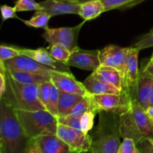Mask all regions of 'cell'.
<instances>
[{
    "label": "cell",
    "instance_id": "obj_42",
    "mask_svg": "<svg viewBox=\"0 0 153 153\" xmlns=\"http://www.w3.org/2000/svg\"><path fill=\"white\" fill-rule=\"evenodd\" d=\"M150 106H153V95H152V99H151V101H150Z\"/></svg>",
    "mask_w": 153,
    "mask_h": 153
},
{
    "label": "cell",
    "instance_id": "obj_3",
    "mask_svg": "<svg viewBox=\"0 0 153 153\" xmlns=\"http://www.w3.org/2000/svg\"><path fill=\"white\" fill-rule=\"evenodd\" d=\"M6 77V91L1 99L15 110L38 111L47 110L39 100V85H25L13 79L4 65Z\"/></svg>",
    "mask_w": 153,
    "mask_h": 153
},
{
    "label": "cell",
    "instance_id": "obj_45",
    "mask_svg": "<svg viewBox=\"0 0 153 153\" xmlns=\"http://www.w3.org/2000/svg\"><path fill=\"white\" fill-rule=\"evenodd\" d=\"M151 31H153V28H152V30H151Z\"/></svg>",
    "mask_w": 153,
    "mask_h": 153
},
{
    "label": "cell",
    "instance_id": "obj_6",
    "mask_svg": "<svg viewBox=\"0 0 153 153\" xmlns=\"http://www.w3.org/2000/svg\"><path fill=\"white\" fill-rule=\"evenodd\" d=\"M91 111L96 114L100 111L113 113L119 116L125 114L131 109V95L127 91L120 94H102V95H88Z\"/></svg>",
    "mask_w": 153,
    "mask_h": 153
},
{
    "label": "cell",
    "instance_id": "obj_33",
    "mask_svg": "<svg viewBox=\"0 0 153 153\" xmlns=\"http://www.w3.org/2000/svg\"><path fill=\"white\" fill-rule=\"evenodd\" d=\"M58 123L62 124V125L81 130L80 118L74 117H72L70 114H68L67 116L58 117Z\"/></svg>",
    "mask_w": 153,
    "mask_h": 153
},
{
    "label": "cell",
    "instance_id": "obj_16",
    "mask_svg": "<svg viewBox=\"0 0 153 153\" xmlns=\"http://www.w3.org/2000/svg\"><path fill=\"white\" fill-rule=\"evenodd\" d=\"M42 153H80L72 149L56 134H46L34 139Z\"/></svg>",
    "mask_w": 153,
    "mask_h": 153
},
{
    "label": "cell",
    "instance_id": "obj_2",
    "mask_svg": "<svg viewBox=\"0 0 153 153\" xmlns=\"http://www.w3.org/2000/svg\"><path fill=\"white\" fill-rule=\"evenodd\" d=\"M100 120L92 133L91 149L94 153H118L120 141V116L100 111Z\"/></svg>",
    "mask_w": 153,
    "mask_h": 153
},
{
    "label": "cell",
    "instance_id": "obj_18",
    "mask_svg": "<svg viewBox=\"0 0 153 153\" xmlns=\"http://www.w3.org/2000/svg\"><path fill=\"white\" fill-rule=\"evenodd\" d=\"M82 84L88 91V95L120 94L123 93L116 87L100 80L93 73L82 82Z\"/></svg>",
    "mask_w": 153,
    "mask_h": 153
},
{
    "label": "cell",
    "instance_id": "obj_23",
    "mask_svg": "<svg viewBox=\"0 0 153 153\" xmlns=\"http://www.w3.org/2000/svg\"><path fill=\"white\" fill-rule=\"evenodd\" d=\"M52 17L50 14L43 10H36L32 17L28 20L21 19L24 24L29 27H33L36 28H48L49 19Z\"/></svg>",
    "mask_w": 153,
    "mask_h": 153
},
{
    "label": "cell",
    "instance_id": "obj_21",
    "mask_svg": "<svg viewBox=\"0 0 153 153\" xmlns=\"http://www.w3.org/2000/svg\"><path fill=\"white\" fill-rule=\"evenodd\" d=\"M105 12V6L101 0H89L81 3L79 15L84 21L91 20Z\"/></svg>",
    "mask_w": 153,
    "mask_h": 153
},
{
    "label": "cell",
    "instance_id": "obj_22",
    "mask_svg": "<svg viewBox=\"0 0 153 153\" xmlns=\"http://www.w3.org/2000/svg\"><path fill=\"white\" fill-rule=\"evenodd\" d=\"M7 72L10 73V76L13 77L14 80L19 83L25 84V85H40L43 82L51 81L49 78L44 77V76H39V75L34 74V73H28L25 71L14 70V69L7 68Z\"/></svg>",
    "mask_w": 153,
    "mask_h": 153
},
{
    "label": "cell",
    "instance_id": "obj_38",
    "mask_svg": "<svg viewBox=\"0 0 153 153\" xmlns=\"http://www.w3.org/2000/svg\"><path fill=\"white\" fill-rule=\"evenodd\" d=\"M141 74L145 75V76H150V77L153 78V64H149L145 65L143 67V70H141Z\"/></svg>",
    "mask_w": 153,
    "mask_h": 153
},
{
    "label": "cell",
    "instance_id": "obj_35",
    "mask_svg": "<svg viewBox=\"0 0 153 153\" xmlns=\"http://www.w3.org/2000/svg\"><path fill=\"white\" fill-rule=\"evenodd\" d=\"M1 12L3 22L9 19H14V18L19 19V16L16 15V9L14 7L8 6L7 4H3L1 6Z\"/></svg>",
    "mask_w": 153,
    "mask_h": 153
},
{
    "label": "cell",
    "instance_id": "obj_36",
    "mask_svg": "<svg viewBox=\"0 0 153 153\" xmlns=\"http://www.w3.org/2000/svg\"><path fill=\"white\" fill-rule=\"evenodd\" d=\"M137 146L141 153H153V148L146 139L137 143Z\"/></svg>",
    "mask_w": 153,
    "mask_h": 153
},
{
    "label": "cell",
    "instance_id": "obj_39",
    "mask_svg": "<svg viewBox=\"0 0 153 153\" xmlns=\"http://www.w3.org/2000/svg\"><path fill=\"white\" fill-rule=\"evenodd\" d=\"M146 112H147L149 116L150 117V118L153 121V106H149V107L146 109Z\"/></svg>",
    "mask_w": 153,
    "mask_h": 153
},
{
    "label": "cell",
    "instance_id": "obj_25",
    "mask_svg": "<svg viewBox=\"0 0 153 153\" xmlns=\"http://www.w3.org/2000/svg\"><path fill=\"white\" fill-rule=\"evenodd\" d=\"M49 53L51 54L52 57L57 60L59 62L63 63V64H67V61H69L72 52L67 48L61 46L60 45H49V47L47 48Z\"/></svg>",
    "mask_w": 153,
    "mask_h": 153
},
{
    "label": "cell",
    "instance_id": "obj_26",
    "mask_svg": "<svg viewBox=\"0 0 153 153\" xmlns=\"http://www.w3.org/2000/svg\"><path fill=\"white\" fill-rule=\"evenodd\" d=\"M14 7L16 12L42 10L40 4L36 2L35 0H16Z\"/></svg>",
    "mask_w": 153,
    "mask_h": 153
},
{
    "label": "cell",
    "instance_id": "obj_31",
    "mask_svg": "<svg viewBox=\"0 0 153 153\" xmlns=\"http://www.w3.org/2000/svg\"><path fill=\"white\" fill-rule=\"evenodd\" d=\"M91 111V106H90L89 101L86 97H84L83 100H81L76 105L72 111L70 112V115L76 118H80L85 112Z\"/></svg>",
    "mask_w": 153,
    "mask_h": 153
},
{
    "label": "cell",
    "instance_id": "obj_11",
    "mask_svg": "<svg viewBox=\"0 0 153 153\" xmlns=\"http://www.w3.org/2000/svg\"><path fill=\"white\" fill-rule=\"evenodd\" d=\"M139 50L136 47H128L127 53L126 63L125 76V91L131 95V98H134L136 86L140 77V72L138 68Z\"/></svg>",
    "mask_w": 153,
    "mask_h": 153
},
{
    "label": "cell",
    "instance_id": "obj_8",
    "mask_svg": "<svg viewBox=\"0 0 153 153\" xmlns=\"http://www.w3.org/2000/svg\"><path fill=\"white\" fill-rule=\"evenodd\" d=\"M56 135L75 151L82 152L91 149L92 137L82 130L58 123Z\"/></svg>",
    "mask_w": 153,
    "mask_h": 153
},
{
    "label": "cell",
    "instance_id": "obj_17",
    "mask_svg": "<svg viewBox=\"0 0 153 153\" xmlns=\"http://www.w3.org/2000/svg\"><path fill=\"white\" fill-rule=\"evenodd\" d=\"M153 95V78L140 73L136 86L134 98L145 109L150 106V101Z\"/></svg>",
    "mask_w": 153,
    "mask_h": 153
},
{
    "label": "cell",
    "instance_id": "obj_30",
    "mask_svg": "<svg viewBox=\"0 0 153 153\" xmlns=\"http://www.w3.org/2000/svg\"><path fill=\"white\" fill-rule=\"evenodd\" d=\"M19 52L16 46H8L1 45L0 46V61H8L13 58L19 56Z\"/></svg>",
    "mask_w": 153,
    "mask_h": 153
},
{
    "label": "cell",
    "instance_id": "obj_32",
    "mask_svg": "<svg viewBox=\"0 0 153 153\" xmlns=\"http://www.w3.org/2000/svg\"><path fill=\"white\" fill-rule=\"evenodd\" d=\"M118 153H141L134 140L131 138H123Z\"/></svg>",
    "mask_w": 153,
    "mask_h": 153
},
{
    "label": "cell",
    "instance_id": "obj_34",
    "mask_svg": "<svg viewBox=\"0 0 153 153\" xmlns=\"http://www.w3.org/2000/svg\"><path fill=\"white\" fill-rule=\"evenodd\" d=\"M134 47L137 48L139 50L146 49L153 46V31H150L149 33L143 34L134 44Z\"/></svg>",
    "mask_w": 153,
    "mask_h": 153
},
{
    "label": "cell",
    "instance_id": "obj_7",
    "mask_svg": "<svg viewBox=\"0 0 153 153\" xmlns=\"http://www.w3.org/2000/svg\"><path fill=\"white\" fill-rule=\"evenodd\" d=\"M86 21L74 27L46 28L43 34V37L49 45H60L67 48L70 52L79 49L78 38L81 28Z\"/></svg>",
    "mask_w": 153,
    "mask_h": 153
},
{
    "label": "cell",
    "instance_id": "obj_5",
    "mask_svg": "<svg viewBox=\"0 0 153 153\" xmlns=\"http://www.w3.org/2000/svg\"><path fill=\"white\" fill-rule=\"evenodd\" d=\"M15 111L24 131L30 139L57 134L58 117L48 110Z\"/></svg>",
    "mask_w": 153,
    "mask_h": 153
},
{
    "label": "cell",
    "instance_id": "obj_28",
    "mask_svg": "<svg viewBox=\"0 0 153 153\" xmlns=\"http://www.w3.org/2000/svg\"><path fill=\"white\" fill-rule=\"evenodd\" d=\"M52 81L43 82V83L39 85V93L38 97L39 100L41 102L42 104L46 107L47 109L48 104H49V99L51 97V93H52Z\"/></svg>",
    "mask_w": 153,
    "mask_h": 153
},
{
    "label": "cell",
    "instance_id": "obj_14",
    "mask_svg": "<svg viewBox=\"0 0 153 153\" xmlns=\"http://www.w3.org/2000/svg\"><path fill=\"white\" fill-rule=\"evenodd\" d=\"M18 48V47H17ZM19 55H26L32 59L35 60L40 64L46 66V67L52 69L55 71L65 72V73H71L69 67L65 64L59 62L55 60L49 53V50L45 48H39L37 49H22L18 48Z\"/></svg>",
    "mask_w": 153,
    "mask_h": 153
},
{
    "label": "cell",
    "instance_id": "obj_1",
    "mask_svg": "<svg viewBox=\"0 0 153 153\" xmlns=\"http://www.w3.org/2000/svg\"><path fill=\"white\" fill-rule=\"evenodd\" d=\"M30 140L15 109L0 99V153H26Z\"/></svg>",
    "mask_w": 153,
    "mask_h": 153
},
{
    "label": "cell",
    "instance_id": "obj_12",
    "mask_svg": "<svg viewBox=\"0 0 153 153\" xmlns=\"http://www.w3.org/2000/svg\"><path fill=\"white\" fill-rule=\"evenodd\" d=\"M66 64L68 67H77L86 71H96L101 66L99 50H83L79 48L72 52Z\"/></svg>",
    "mask_w": 153,
    "mask_h": 153
},
{
    "label": "cell",
    "instance_id": "obj_19",
    "mask_svg": "<svg viewBox=\"0 0 153 153\" xmlns=\"http://www.w3.org/2000/svg\"><path fill=\"white\" fill-rule=\"evenodd\" d=\"M93 73L100 80L116 87L122 92L126 91L123 75L116 68L101 65Z\"/></svg>",
    "mask_w": 153,
    "mask_h": 153
},
{
    "label": "cell",
    "instance_id": "obj_10",
    "mask_svg": "<svg viewBox=\"0 0 153 153\" xmlns=\"http://www.w3.org/2000/svg\"><path fill=\"white\" fill-rule=\"evenodd\" d=\"M4 64L7 68L28 72L49 79L52 77V73L55 71L52 69L40 64L35 60L23 55H20L16 58L4 61Z\"/></svg>",
    "mask_w": 153,
    "mask_h": 153
},
{
    "label": "cell",
    "instance_id": "obj_9",
    "mask_svg": "<svg viewBox=\"0 0 153 153\" xmlns=\"http://www.w3.org/2000/svg\"><path fill=\"white\" fill-rule=\"evenodd\" d=\"M128 47H120L117 45H108L99 50V58L102 66L116 68L125 76L126 63Z\"/></svg>",
    "mask_w": 153,
    "mask_h": 153
},
{
    "label": "cell",
    "instance_id": "obj_41",
    "mask_svg": "<svg viewBox=\"0 0 153 153\" xmlns=\"http://www.w3.org/2000/svg\"><path fill=\"white\" fill-rule=\"evenodd\" d=\"M149 64H153V53H152V56H151V58H150V59H149Z\"/></svg>",
    "mask_w": 153,
    "mask_h": 153
},
{
    "label": "cell",
    "instance_id": "obj_44",
    "mask_svg": "<svg viewBox=\"0 0 153 153\" xmlns=\"http://www.w3.org/2000/svg\"><path fill=\"white\" fill-rule=\"evenodd\" d=\"M80 153H94V152H91V151H87V152H80Z\"/></svg>",
    "mask_w": 153,
    "mask_h": 153
},
{
    "label": "cell",
    "instance_id": "obj_40",
    "mask_svg": "<svg viewBox=\"0 0 153 153\" xmlns=\"http://www.w3.org/2000/svg\"><path fill=\"white\" fill-rule=\"evenodd\" d=\"M146 140H147L148 141H149V143H150L151 146H152V148H153V138H147V139H146Z\"/></svg>",
    "mask_w": 153,
    "mask_h": 153
},
{
    "label": "cell",
    "instance_id": "obj_29",
    "mask_svg": "<svg viewBox=\"0 0 153 153\" xmlns=\"http://www.w3.org/2000/svg\"><path fill=\"white\" fill-rule=\"evenodd\" d=\"M60 91L58 89L56 86L52 83V93L51 97L49 99V104L47 106V110L52 114L53 115L58 117V100H59Z\"/></svg>",
    "mask_w": 153,
    "mask_h": 153
},
{
    "label": "cell",
    "instance_id": "obj_15",
    "mask_svg": "<svg viewBox=\"0 0 153 153\" xmlns=\"http://www.w3.org/2000/svg\"><path fill=\"white\" fill-rule=\"evenodd\" d=\"M41 10L52 16L62 14H78L81 2L78 0H45L39 2Z\"/></svg>",
    "mask_w": 153,
    "mask_h": 153
},
{
    "label": "cell",
    "instance_id": "obj_27",
    "mask_svg": "<svg viewBox=\"0 0 153 153\" xmlns=\"http://www.w3.org/2000/svg\"><path fill=\"white\" fill-rule=\"evenodd\" d=\"M97 114L93 111H88L85 112L80 117L81 130L86 134H89L92 131L94 126V118Z\"/></svg>",
    "mask_w": 153,
    "mask_h": 153
},
{
    "label": "cell",
    "instance_id": "obj_43",
    "mask_svg": "<svg viewBox=\"0 0 153 153\" xmlns=\"http://www.w3.org/2000/svg\"><path fill=\"white\" fill-rule=\"evenodd\" d=\"M78 1H80L81 3H82V2H84V1H89V0H78Z\"/></svg>",
    "mask_w": 153,
    "mask_h": 153
},
{
    "label": "cell",
    "instance_id": "obj_20",
    "mask_svg": "<svg viewBox=\"0 0 153 153\" xmlns=\"http://www.w3.org/2000/svg\"><path fill=\"white\" fill-rule=\"evenodd\" d=\"M83 96L60 91L58 106V117L67 116L78 102L84 99Z\"/></svg>",
    "mask_w": 153,
    "mask_h": 153
},
{
    "label": "cell",
    "instance_id": "obj_37",
    "mask_svg": "<svg viewBox=\"0 0 153 153\" xmlns=\"http://www.w3.org/2000/svg\"><path fill=\"white\" fill-rule=\"evenodd\" d=\"M26 153H42L40 152L38 146H37L34 139H31V140H30V143L28 146V149H27Z\"/></svg>",
    "mask_w": 153,
    "mask_h": 153
},
{
    "label": "cell",
    "instance_id": "obj_4",
    "mask_svg": "<svg viewBox=\"0 0 153 153\" xmlns=\"http://www.w3.org/2000/svg\"><path fill=\"white\" fill-rule=\"evenodd\" d=\"M120 134L123 138H131L138 143L153 138V121L136 99L131 100V109L120 116Z\"/></svg>",
    "mask_w": 153,
    "mask_h": 153
},
{
    "label": "cell",
    "instance_id": "obj_24",
    "mask_svg": "<svg viewBox=\"0 0 153 153\" xmlns=\"http://www.w3.org/2000/svg\"><path fill=\"white\" fill-rule=\"evenodd\" d=\"M101 1L104 4L105 11H108L115 9L125 10V9L131 8L143 2L145 0H101Z\"/></svg>",
    "mask_w": 153,
    "mask_h": 153
},
{
    "label": "cell",
    "instance_id": "obj_13",
    "mask_svg": "<svg viewBox=\"0 0 153 153\" xmlns=\"http://www.w3.org/2000/svg\"><path fill=\"white\" fill-rule=\"evenodd\" d=\"M51 81L61 91L79 94L83 97L88 95L83 84L76 80L72 73L54 71Z\"/></svg>",
    "mask_w": 153,
    "mask_h": 153
}]
</instances>
